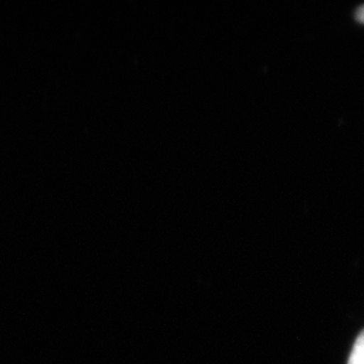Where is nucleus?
I'll return each mask as SVG.
<instances>
[{
	"label": "nucleus",
	"instance_id": "nucleus-1",
	"mask_svg": "<svg viewBox=\"0 0 364 364\" xmlns=\"http://www.w3.org/2000/svg\"><path fill=\"white\" fill-rule=\"evenodd\" d=\"M348 364H364V330L355 342Z\"/></svg>",
	"mask_w": 364,
	"mask_h": 364
},
{
	"label": "nucleus",
	"instance_id": "nucleus-2",
	"mask_svg": "<svg viewBox=\"0 0 364 364\" xmlns=\"http://www.w3.org/2000/svg\"><path fill=\"white\" fill-rule=\"evenodd\" d=\"M358 21H361V23H363V24H364V6L361 7V9H360V10H358Z\"/></svg>",
	"mask_w": 364,
	"mask_h": 364
}]
</instances>
